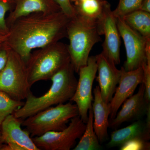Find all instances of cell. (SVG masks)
Instances as JSON below:
<instances>
[{
    "label": "cell",
    "instance_id": "6da1fadb",
    "mask_svg": "<svg viewBox=\"0 0 150 150\" xmlns=\"http://www.w3.org/2000/svg\"><path fill=\"white\" fill-rule=\"evenodd\" d=\"M70 20L62 11L21 17L9 26L6 43L26 64L34 49L67 37V26Z\"/></svg>",
    "mask_w": 150,
    "mask_h": 150
},
{
    "label": "cell",
    "instance_id": "7a4b0ae2",
    "mask_svg": "<svg viewBox=\"0 0 150 150\" xmlns=\"http://www.w3.org/2000/svg\"><path fill=\"white\" fill-rule=\"evenodd\" d=\"M75 73L71 62L51 78L52 85L47 92L41 96L36 97L30 91L24 104L15 110L13 115L23 120L53 105L70 101L77 85Z\"/></svg>",
    "mask_w": 150,
    "mask_h": 150
},
{
    "label": "cell",
    "instance_id": "3957f363",
    "mask_svg": "<svg viewBox=\"0 0 150 150\" xmlns=\"http://www.w3.org/2000/svg\"><path fill=\"white\" fill-rule=\"evenodd\" d=\"M68 45L71 62L75 72L87 63L93 46L101 40L98 23L76 14L70 18L67 28Z\"/></svg>",
    "mask_w": 150,
    "mask_h": 150
},
{
    "label": "cell",
    "instance_id": "277c9868",
    "mask_svg": "<svg viewBox=\"0 0 150 150\" xmlns=\"http://www.w3.org/2000/svg\"><path fill=\"white\" fill-rule=\"evenodd\" d=\"M71 63L68 45L58 41L32 52L26 64L30 87L37 82L50 80Z\"/></svg>",
    "mask_w": 150,
    "mask_h": 150
},
{
    "label": "cell",
    "instance_id": "5b68a950",
    "mask_svg": "<svg viewBox=\"0 0 150 150\" xmlns=\"http://www.w3.org/2000/svg\"><path fill=\"white\" fill-rule=\"evenodd\" d=\"M79 115L76 105L71 102L50 107L22 120L30 137H39L51 131H62L71 118Z\"/></svg>",
    "mask_w": 150,
    "mask_h": 150
},
{
    "label": "cell",
    "instance_id": "8992f818",
    "mask_svg": "<svg viewBox=\"0 0 150 150\" xmlns=\"http://www.w3.org/2000/svg\"><path fill=\"white\" fill-rule=\"evenodd\" d=\"M26 64L12 49L6 63L0 71V91L13 99L22 101L30 91Z\"/></svg>",
    "mask_w": 150,
    "mask_h": 150
},
{
    "label": "cell",
    "instance_id": "52a82bcc",
    "mask_svg": "<svg viewBox=\"0 0 150 150\" xmlns=\"http://www.w3.org/2000/svg\"><path fill=\"white\" fill-rule=\"evenodd\" d=\"M69 126L62 131L47 132L33 137V142L40 150H70L75 146L85 130L86 123L78 115L71 118Z\"/></svg>",
    "mask_w": 150,
    "mask_h": 150
},
{
    "label": "cell",
    "instance_id": "ba28073f",
    "mask_svg": "<svg viewBox=\"0 0 150 150\" xmlns=\"http://www.w3.org/2000/svg\"><path fill=\"white\" fill-rule=\"evenodd\" d=\"M116 18L118 31L126 48V60L123 68L126 71L137 69L147 62L146 46L150 38H145L129 27L121 17Z\"/></svg>",
    "mask_w": 150,
    "mask_h": 150
},
{
    "label": "cell",
    "instance_id": "9c48e42d",
    "mask_svg": "<svg viewBox=\"0 0 150 150\" xmlns=\"http://www.w3.org/2000/svg\"><path fill=\"white\" fill-rule=\"evenodd\" d=\"M97 72L95 56L89 57L86 66L80 68L76 88L70 101L74 102L79 110V115L86 123L88 119L89 109L92 106L93 96L92 87Z\"/></svg>",
    "mask_w": 150,
    "mask_h": 150
},
{
    "label": "cell",
    "instance_id": "30bf717a",
    "mask_svg": "<svg viewBox=\"0 0 150 150\" xmlns=\"http://www.w3.org/2000/svg\"><path fill=\"white\" fill-rule=\"evenodd\" d=\"M22 120L13 114L6 118L1 126L0 150H40L34 144L30 134L21 128Z\"/></svg>",
    "mask_w": 150,
    "mask_h": 150
},
{
    "label": "cell",
    "instance_id": "8fae6325",
    "mask_svg": "<svg viewBox=\"0 0 150 150\" xmlns=\"http://www.w3.org/2000/svg\"><path fill=\"white\" fill-rule=\"evenodd\" d=\"M101 35H104L102 53L114 62L115 65L120 63L121 36L116 23V18L108 2L102 17L98 22Z\"/></svg>",
    "mask_w": 150,
    "mask_h": 150
},
{
    "label": "cell",
    "instance_id": "7c38bea8",
    "mask_svg": "<svg viewBox=\"0 0 150 150\" xmlns=\"http://www.w3.org/2000/svg\"><path fill=\"white\" fill-rule=\"evenodd\" d=\"M95 57L98 72L97 81L99 84L103 100L108 104L112 99L119 82L121 69H118L114 62L102 52Z\"/></svg>",
    "mask_w": 150,
    "mask_h": 150
},
{
    "label": "cell",
    "instance_id": "4fadbf2b",
    "mask_svg": "<svg viewBox=\"0 0 150 150\" xmlns=\"http://www.w3.org/2000/svg\"><path fill=\"white\" fill-rule=\"evenodd\" d=\"M121 74L112 99L109 103L110 119L116 116L121 105L126 99L133 95L139 85L143 83L144 70L142 67L137 69L126 71L121 68Z\"/></svg>",
    "mask_w": 150,
    "mask_h": 150
},
{
    "label": "cell",
    "instance_id": "5bb4252c",
    "mask_svg": "<svg viewBox=\"0 0 150 150\" xmlns=\"http://www.w3.org/2000/svg\"><path fill=\"white\" fill-rule=\"evenodd\" d=\"M140 85L137 93L126 99L115 118L109 120V127L116 129L122 123L139 118L146 113L148 108L150 105L145 101L144 83H142Z\"/></svg>",
    "mask_w": 150,
    "mask_h": 150
},
{
    "label": "cell",
    "instance_id": "9a60e30c",
    "mask_svg": "<svg viewBox=\"0 0 150 150\" xmlns=\"http://www.w3.org/2000/svg\"><path fill=\"white\" fill-rule=\"evenodd\" d=\"M61 11L55 0H16L14 7L6 21L9 27L17 19L30 14L53 13Z\"/></svg>",
    "mask_w": 150,
    "mask_h": 150
},
{
    "label": "cell",
    "instance_id": "2e32d148",
    "mask_svg": "<svg viewBox=\"0 0 150 150\" xmlns=\"http://www.w3.org/2000/svg\"><path fill=\"white\" fill-rule=\"evenodd\" d=\"M94 100L92 105L93 111L94 130L100 144L107 140L108 129L109 127L108 117L110 115L109 103H105L103 100L99 86L93 89Z\"/></svg>",
    "mask_w": 150,
    "mask_h": 150
},
{
    "label": "cell",
    "instance_id": "e0dca14e",
    "mask_svg": "<svg viewBox=\"0 0 150 150\" xmlns=\"http://www.w3.org/2000/svg\"><path fill=\"white\" fill-rule=\"evenodd\" d=\"M136 138L146 141L150 139V123L138 121L127 127L113 131L107 146L109 148L120 146L127 141Z\"/></svg>",
    "mask_w": 150,
    "mask_h": 150
},
{
    "label": "cell",
    "instance_id": "ac0fdd59",
    "mask_svg": "<svg viewBox=\"0 0 150 150\" xmlns=\"http://www.w3.org/2000/svg\"><path fill=\"white\" fill-rule=\"evenodd\" d=\"M108 3L105 0H84L73 5L76 14L98 23Z\"/></svg>",
    "mask_w": 150,
    "mask_h": 150
},
{
    "label": "cell",
    "instance_id": "d6986e66",
    "mask_svg": "<svg viewBox=\"0 0 150 150\" xmlns=\"http://www.w3.org/2000/svg\"><path fill=\"white\" fill-rule=\"evenodd\" d=\"M121 18L129 27L145 38H150V13L138 10Z\"/></svg>",
    "mask_w": 150,
    "mask_h": 150
},
{
    "label": "cell",
    "instance_id": "ffe728a7",
    "mask_svg": "<svg viewBox=\"0 0 150 150\" xmlns=\"http://www.w3.org/2000/svg\"><path fill=\"white\" fill-rule=\"evenodd\" d=\"M93 120V111L91 106L89 109L85 130L79 142L73 150H98L101 149L100 143L94 130Z\"/></svg>",
    "mask_w": 150,
    "mask_h": 150
},
{
    "label": "cell",
    "instance_id": "44dd1931",
    "mask_svg": "<svg viewBox=\"0 0 150 150\" xmlns=\"http://www.w3.org/2000/svg\"><path fill=\"white\" fill-rule=\"evenodd\" d=\"M24 103V102L13 99L5 93L0 91V128L6 118L13 114Z\"/></svg>",
    "mask_w": 150,
    "mask_h": 150
},
{
    "label": "cell",
    "instance_id": "7402d4cb",
    "mask_svg": "<svg viewBox=\"0 0 150 150\" xmlns=\"http://www.w3.org/2000/svg\"><path fill=\"white\" fill-rule=\"evenodd\" d=\"M143 0H119L116 8L112 11L116 17H122L140 8Z\"/></svg>",
    "mask_w": 150,
    "mask_h": 150
},
{
    "label": "cell",
    "instance_id": "603a6c76",
    "mask_svg": "<svg viewBox=\"0 0 150 150\" xmlns=\"http://www.w3.org/2000/svg\"><path fill=\"white\" fill-rule=\"evenodd\" d=\"M16 0H0V33L7 35L9 28L6 21V14L13 9Z\"/></svg>",
    "mask_w": 150,
    "mask_h": 150
},
{
    "label": "cell",
    "instance_id": "cb8c5ba5",
    "mask_svg": "<svg viewBox=\"0 0 150 150\" xmlns=\"http://www.w3.org/2000/svg\"><path fill=\"white\" fill-rule=\"evenodd\" d=\"M150 144L148 141L142 139H132L124 143L120 146L121 150H150Z\"/></svg>",
    "mask_w": 150,
    "mask_h": 150
},
{
    "label": "cell",
    "instance_id": "d4e9b609",
    "mask_svg": "<svg viewBox=\"0 0 150 150\" xmlns=\"http://www.w3.org/2000/svg\"><path fill=\"white\" fill-rule=\"evenodd\" d=\"M144 70L143 83L145 87L144 99L147 104L150 103V64L145 63L142 66Z\"/></svg>",
    "mask_w": 150,
    "mask_h": 150
},
{
    "label": "cell",
    "instance_id": "484cf974",
    "mask_svg": "<svg viewBox=\"0 0 150 150\" xmlns=\"http://www.w3.org/2000/svg\"><path fill=\"white\" fill-rule=\"evenodd\" d=\"M60 7L61 11L68 16L71 18L76 15L74 6L71 0H55Z\"/></svg>",
    "mask_w": 150,
    "mask_h": 150
},
{
    "label": "cell",
    "instance_id": "4316f807",
    "mask_svg": "<svg viewBox=\"0 0 150 150\" xmlns=\"http://www.w3.org/2000/svg\"><path fill=\"white\" fill-rule=\"evenodd\" d=\"M10 49L6 42L0 44V71L6 63Z\"/></svg>",
    "mask_w": 150,
    "mask_h": 150
},
{
    "label": "cell",
    "instance_id": "83f0119b",
    "mask_svg": "<svg viewBox=\"0 0 150 150\" xmlns=\"http://www.w3.org/2000/svg\"><path fill=\"white\" fill-rule=\"evenodd\" d=\"M139 10L150 13V0H143Z\"/></svg>",
    "mask_w": 150,
    "mask_h": 150
},
{
    "label": "cell",
    "instance_id": "f1b7e54d",
    "mask_svg": "<svg viewBox=\"0 0 150 150\" xmlns=\"http://www.w3.org/2000/svg\"><path fill=\"white\" fill-rule=\"evenodd\" d=\"M8 36V34L4 35V34L0 33V44L6 42Z\"/></svg>",
    "mask_w": 150,
    "mask_h": 150
},
{
    "label": "cell",
    "instance_id": "f546056e",
    "mask_svg": "<svg viewBox=\"0 0 150 150\" xmlns=\"http://www.w3.org/2000/svg\"><path fill=\"white\" fill-rule=\"evenodd\" d=\"M84 1V0H71V3H74V4H76V3H77L81 1Z\"/></svg>",
    "mask_w": 150,
    "mask_h": 150
},
{
    "label": "cell",
    "instance_id": "4dcf8cb0",
    "mask_svg": "<svg viewBox=\"0 0 150 150\" xmlns=\"http://www.w3.org/2000/svg\"><path fill=\"white\" fill-rule=\"evenodd\" d=\"M3 145H4V144H1V143H0V149H1V148H2V147L3 146Z\"/></svg>",
    "mask_w": 150,
    "mask_h": 150
},
{
    "label": "cell",
    "instance_id": "1f68e13d",
    "mask_svg": "<svg viewBox=\"0 0 150 150\" xmlns=\"http://www.w3.org/2000/svg\"><path fill=\"white\" fill-rule=\"evenodd\" d=\"M1 130H0V137H1Z\"/></svg>",
    "mask_w": 150,
    "mask_h": 150
}]
</instances>
